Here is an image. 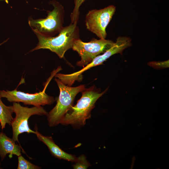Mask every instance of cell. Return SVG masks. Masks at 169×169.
I'll use <instances>...</instances> for the list:
<instances>
[{"instance_id": "obj_9", "label": "cell", "mask_w": 169, "mask_h": 169, "mask_svg": "<svg viewBox=\"0 0 169 169\" xmlns=\"http://www.w3.org/2000/svg\"><path fill=\"white\" fill-rule=\"evenodd\" d=\"M132 45L130 38L126 36H119L116 39V42L111 47L102 54L96 57L92 62L95 66L102 64L104 61L115 54L120 53L122 54L123 51L125 49Z\"/></svg>"}, {"instance_id": "obj_14", "label": "cell", "mask_w": 169, "mask_h": 169, "mask_svg": "<svg viewBox=\"0 0 169 169\" xmlns=\"http://www.w3.org/2000/svg\"><path fill=\"white\" fill-rule=\"evenodd\" d=\"M86 0H74V7L70 14L71 23H77L79 17V8L81 4Z\"/></svg>"}, {"instance_id": "obj_11", "label": "cell", "mask_w": 169, "mask_h": 169, "mask_svg": "<svg viewBox=\"0 0 169 169\" xmlns=\"http://www.w3.org/2000/svg\"><path fill=\"white\" fill-rule=\"evenodd\" d=\"M21 147L16 144L15 142L11 138L7 136L2 132H0V157L1 161L8 154L10 158L13 157V155L18 156L21 155Z\"/></svg>"}, {"instance_id": "obj_8", "label": "cell", "mask_w": 169, "mask_h": 169, "mask_svg": "<svg viewBox=\"0 0 169 169\" xmlns=\"http://www.w3.org/2000/svg\"><path fill=\"white\" fill-rule=\"evenodd\" d=\"M47 84L43 91L34 94L25 93L18 91L17 89L12 91L0 90L2 98H5L10 102H21L25 105H32L39 106L51 105L55 101L54 98L47 95L45 92Z\"/></svg>"}, {"instance_id": "obj_12", "label": "cell", "mask_w": 169, "mask_h": 169, "mask_svg": "<svg viewBox=\"0 0 169 169\" xmlns=\"http://www.w3.org/2000/svg\"><path fill=\"white\" fill-rule=\"evenodd\" d=\"M0 95V124L2 130L5 128L7 124L11 125L13 119L12 106H7L2 102Z\"/></svg>"}, {"instance_id": "obj_3", "label": "cell", "mask_w": 169, "mask_h": 169, "mask_svg": "<svg viewBox=\"0 0 169 169\" xmlns=\"http://www.w3.org/2000/svg\"><path fill=\"white\" fill-rule=\"evenodd\" d=\"M55 80L60 94L56 105L47 115L48 125L50 127L60 124L66 113L73 105L76 95L85 89L84 84L71 87L64 84L58 79L55 78Z\"/></svg>"}, {"instance_id": "obj_4", "label": "cell", "mask_w": 169, "mask_h": 169, "mask_svg": "<svg viewBox=\"0 0 169 169\" xmlns=\"http://www.w3.org/2000/svg\"><path fill=\"white\" fill-rule=\"evenodd\" d=\"M53 9L47 11V16L44 18L34 19L28 18V24L33 32L42 35L53 37L58 34L64 27L65 11L63 6L55 0L50 1Z\"/></svg>"}, {"instance_id": "obj_6", "label": "cell", "mask_w": 169, "mask_h": 169, "mask_svg": "<svg viewBox=\"0 0 169 169\" xmlns=\"http://www.w3.org/2000/svg\"><path fill=\"white\" fill-rule=\"evenodd\" d=\"M13 112L15 117L13 118L11 125L13 130V139L18 141V136L21 134L26 132L35 134L36 131L31 129L28 124L29 118L32 115H46L47 111L41 106H34L32 108L21 106L19 103L14 102L12 105Z\"/></svg>"}, {"instance_id": "obj_17", "label": "cell", "mask_w": 169, "mask_h": 169, "mask_svg": "<svg viewBox=\"0 0 169 169\" xmlns=\"http://www.w3.org/2000/svg\"><path fill=\"white\" fill-rule=\"evenodd\" d=\"M4 43V42H3V43H2V44H0V45H1V44H3V43Z\"/></svg>"}, {"instance_id": "obj_7", "label": "cell", "mask_w": 169, "mask_h": 169, "mask_svg": "<svg viewBox=\"0 0 169 169\" xmlns=\"http://www.w3.org/2000/svg\"><path fill=\"white\" fill-rule=\"evenodd\" d=\"M116 10V7L110 5L103 8L89 11L85 16L86 28L100 39H105L106 29Z\"/></svg>"}, {"instance_id": "obj_15", "label": "cell", "mask_w": 169, "mask_h": 169, "mask_svg": "<svg viewBox=\"0 0 169 169\" xmlns=\"http://www.w3.org/2000/svg\"><path fill=\"white\" fill-rule=\"evenodd\" d=\"M75 164L73 167L74 169H86L90 166V164L87 160L84 155H81L76 158Z\"/></svg>"}, {"instance_id": "obj_1", "label": "cell", "mask_w": 169, "mask_h": 169, "mask_svg": "<svg viewBox=\"0 0 169 169\" xmlns=\"http://www.w3.org/2000/svg\"><path fill=\"white\" fill-rule=\"evenodd\" d=\"M107 89L99 93L94 86L85 88L82 92L80 98L66 113L60 124L64 125H70L76 128L84 126L86 120L91 117V111L96 101Z\"/></svg>"}, {"instance_id": "obj_10", "label": "cell", "mask_w": 169, "mask_h": 169, "mask_svg": "<svg viewBox=\"0 0 169 169\" xmlns=\"http://www.w3.org/2000/svg\"><path fill=\"white\" fill-rule=\"evenodd\" d=\"M35 135L38 139L47 146L52 155L60 159L75 162L77 158L75 156L67 153L63 150L55 143L51 136L42 135L38 131L36 125L35 126Z\"/></svg>"}, {"instance_id": "obj_2", "label": "cell", "mask_w": 169, "mask_h": 169, "mask_svg": "<svg viewBox=\"0 0 169 169\" xmlns=\"http://www.w3.org/2000/svg\"><path fill=\"white\" fill-rule=\"evenodd\" d=\"M77 23H71L63 27L55 37L45 36L33 32L37 36L38 42L30 52L40 49H47L55 53L60 58H63L65 52L72 48L74 40L79 38V29Z\"/></svg>"}, {"instance_id": "obj_16", "label": "cell", "mask_w": 169, "mask_h": 169, "mask_svg": "<svg viewBox=\"0 0 169 169\" xmlns=\"http://www.w3.org/2000/svg\"><path fill=\"white\" fill-rule=\"evenodd\" d=\"M1 162H0V169H1V167H0V166H1Z\"/></svg>"}, {"instance_id": "obj_13", "label": "cell", "mask_w": 169, "mask_h": 169, "mask_svg": "<svg viewBox=\"0 0 169 169\" xmlns=\"http://www.w3.org/2000/svg\"><path fill=\"white\" fill-rule=\"evenodd\" d=\"M17 169H40L41 168L34 165L25 159L21 155L18 156Z\"/></svg>"}, {"instance_id": "obj_5", "label": "cell", "mask_w": 169, "mask_h": 169, "mask_svg": "<svg viewBox=\"0 0 169 169\" xmlns=\"http://www.w3.org/2000/svg\"><path fill=\"white\" fill-rule=\"evenodd\" d=\"M114 42L105 39H97L93 38L89 42H84L79 38L74 41L72 49L76 51L81 57L76 65L84 67L90 63L93 59L101 53H104L111 47Z\"/></svg>"}]
</instances>
